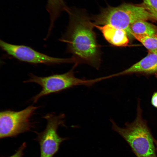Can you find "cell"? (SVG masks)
<instances>
[{
  "mask_svg": "<svg viewBox=\"0 0 157 157\" xmlns=\"http://www.w3.org/2000/svg\"><path fill=\"white\" fill-rule=\"evenodd\" d=\"M69 25L60 39L67 45L75 63L87 64L97 69L101 63V52L91 19L83 11L68 8Z\"/></svg>",
  "mask_w": 157,
  "mask_h": 157,
  "instance_id": "obj_1",
  "label": "cell"
},
{
  "mask_svg": "<svg viewBox=\"0 0 157 157\" xmlns=\"http://www.w3.org/2000/svg\"><path fill=\"white\" fill-rule=\"evenodd\" d=\"M142 111L139 99L134 121L126 123L122 128L111 119L112 129L128 143L137 157H157L153 138L146 121L142 117Z\"/></svg>",
  "mask_w": 157,
  "mask_h": 157,
  "instance_id": "obj_2",
  "label": "cell"
},
{
  "mask_svg": "<svg viewBox=\"0 0 157 157\" xmlns=\"http://www.w3.org/2000/svg\"><path fill=\"white\" fill-rule=\"evenodd\" d=\"M154 19L140 4L124 3L115 7L108 6L91 18L94 24H110L124 30L129 37L132 36L131 25L140 20Z\"/></svg>",
  "mask_w": 157,
  "mask_h": 157,
  "instance_id": "obj_3",
  "label": "cell"
},
{
  "mask_svg": "<svg viewBox=\"0 0 157 157\" xmlns=\"http://www.w3.org/2000/svg\"><path fill=\"white\" fill-rule=\"evenodd\" d=\"M78 65L75 63L70 70L63 74L40 77L30 74V78L24 82L34 83L40 85L42 88L40 92L32 97V101L35 103L41 97L51 94L58 92L78 85L91 86L101 81L100 78L86 80L76 77L74 70Z\"/></svg>",
  "mask_w": 157,
  "mask_h": 157,
  "instance_id": "obj_4",
  "label": "cell"
},
{
  "mask_svg": "<svg viewBox=\"0 0 157 157\" xmlns=\"http://www.w3.org/2000/svg\"><path fill=\"white\" fill-rule=\"evenodd\" d=\"M39 107L29 106L20 111L7 110L0 113V138L15 137L33 127L30 118Z\"/></svg>",
  "mask_w": 157,
  "mask_h": 157,
  "instance_id": "obj_5",
  "label": "cell"
},
{
  "mask_svg": "<svg viewBox=\"0 0 157 157\" xmlns=\"http://www.w3.org/2000/svg\"><path fill=\"white\" fill-rule=\"evenodd\" d=\"M65 115H58L49 113L43 117L47 121L45 129L40 133H37L36 140L40 146V157H53L58 151L61 143L68 139L59 135L57 129L60 126H65L64 119Z\"/></svg>",
  "mask_w": 157,
  "mask_h": 157,
  "instance_id": "obj_6",
  "label": "cell"
},
{
  "mask_svg": "<svg viewBox=\"0 0 157 157\" xmlns=\"http://www.w3.org/2000/svg\"><path fill=\"white\" fill-rule=\"evenodd\" d=\"M0 46L8 54L21 61L33 64L53 65L75 62L73 58L51 57L24 45L11 44L0 40Z\"/></svg>",
  "mask_w": 157,
  "mask_h": 157,
  "instance_id": "obj_7",
  "label": "cell"
},
{
  "mask_svg": "<svg viewBox=\"0 0 157 157\" xmlns=\"http://www.w3.org/2000/svg\"><path fill=\"white\" fill-rule=\"evenodd\" d=\"M157 72V53L150 52L147 56L129 68L113 74L114 76L135 73L152 74Z\"/></svg>",
  "mask_w": 157,
  "mask_h": 157,
  "instance_id": "obj_8",
  "label": "cell"
},
{
  "mask_svg": "<svg viewBox=\"0 0 157 157\" xmlns=\"http://www.w3.org/2000/svg\"><path fill=\"white\" fill-rule=\"evenodd\" d=\"M94 26L101 32L105 40L111 44L117 47L127 45L129 40L127 34L124 30L108 24H94Z\"/></svg>",
  "mask_w": 157,
  "mask_h": 157,
  "instance_id": "obj_9",
  "label": "cell"
},
{
  "mask_svg": "<svg viewBox=\"0 0 157 157\" xmlns=\"http://www.w3.org/2000/svg\"><path fill=\"white\" fill-rule=\"evenodd\" d=\"M67 8L64 0H47L46 9L50 16V28L53 27L55 21L61 12L66 11Z\"/></svg>",
  "mask_w": 157,
  "mask_h": 157,
  "instance_id": "obj_10",
  "label": "cell"
},
{
  "mask_svg": "<svg viewBox=\"0 0 157 157\" xmlns=\"http://www.w3.org/2000/svg\"><path fill=\"white\" fill-rule=\"evenodd\" d=\"M130 28L132 33L136 34L157 36L156 26L145 20L137 21L131 25Z\"/></svg>",
  "mask_w": 157,
  "mask_h": 157,
  "instance_id": "obj_11",
  "label": "cell"
},
{
  "mask_svg": "<svg viewBox=\"0 0 157 157\" xmlns=\"http://www.w3.org/2000/svg\"><path fill=\"white\" fill-rule=\"evenodd\" d=\"M132 36L140 42L149 52L157 53V36L132 33Z\"/></svg>",
  "mask_w": 157,
  "mask_h": 157,
  "instance_id": "obj_12",
  "label": "cell"
},
{
  "mask_svg": "<svg viewBox=\"0 0 157 157\" xmlns=\"http://www.w3.org/2000/svg\"><path fill=\"white\" fill-rule=\"evenodd\" d=\"M141 5L152 16L157 19V0H142Z\"/></svg>",
  "mask_w": 157,
  "mask_h": 157,
  "instance_id": "obj_13",
  "label": "cell"
},
{
  "mask_svg": "<svg viewBox=\"0 0 157 157\" xmlns=\"http://www.w3.org/2000/svg\"><path fill=\"white\" fill-rule=\"evenodd\" d=\"M26 147V143L23 142L18 148L14 154L8 157H24V151Z\"/></svg>",
  "mask_w": 157,
  "mask_h": 157,
  "instance_id": "obj_14",
  "label": "cell"
},
{
  "mask_svg": "<svg viewBox=\"0 0 157 157\" xmlns=\"http://www.w3.org/2000/svg\"><path fill=\"white\" fill-rule=\"evenodd\" d=\"M151 104L153 106L157 108V92L154 93L152 96Z\"/></svg>",
  "mask_w": 157,
  "mask_h": 157,
  "instance_id": "obj_15",
  "label": "cell"
}]
</instances>
